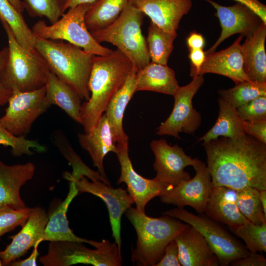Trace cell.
<instances>
[{"label": "cell", "mask_w": 266, "mask_h": 266, "mask_svg": "<svg viewBox=\"0 0 266 266\" xmlns=\"http://www.w3.org/2000/svg\"><path fill=\"white\" fill-rule=\"evenodd\" d=\"M241 3L255 12L266 23V6L259 0H234Z\"/></svg>", "instance_id": "46"}, {"label": "cell", "mask_w": 266, "mask_h": 266, "mask_svg": "<svg viewBox=\"0 0 266 266\" xmlns=\"http://www.w3.org/2000/svg\"><path fill=\"white\" fill-rule=\"evenodd\" d=\"M204 213L214 221L235 228L249 221L236 203V191L212 185Z\"/></svg>", "instance_id": "22"}, {"label": "cell", "mask_w": 266, "mask_h": 266, "mask_svg": "<svg viewBox=\"0 0 266 266\" xmlns=\"http://www.w3.org/2000/svg\"><path fill=\"white\" fill-rule=\"evenodd\" d=\"M48 220V216L43 209L39 207L33 208L20 231L10 236L11 243L0 251L3 266H9L12 262L24 256L31 248L43 241Z\"/></svg>", "instance_id": "17"}, {"label": "cell", "mask_w": 266, "mask_h": 266, "mask_svg": "<svg viewBox=\"0 0 266 266\" xmlns=\"http://www.w3.org/2000/svg\"><path fill=\"white\" fill-rule=\"evenodd\" d=\"M96 0H67L65 5V10L78 4L83 3H93Z\"/></svg>", "instance_id": "49"}, {"label": "cell", "mask_w": 266, "mask_h": 266, "mask_svg": "<svg viewBox=\"0 0 266 266\" xmlns=\"http://www.w3.org/2000/svg\"><path fill=\"white\" fill-rule=\"evenodd\" d=\"M125 213L137 234L131 259L137 266H155L163 256L167 244L189 226L166 215L151 217L132 206Z\"/></svg>", "instance_id": "3"}, {"label": "cell", "mask_w": 266, "mask_h": 266, "mask_svg": "<svg viewBox=\"0 0 266 266\" xmlns=\"http://www.w3.org/2000/svg\"><path fill=\"white\" fill-rule=\"evenodd\" d=\"M236 203L242 214L251 222L257 225L266 223L260 199V190L246 187L236 191Z\"/></svg>", "instance_id": "34"}, {"label": "cell", "mask_w": 266, "mask_h": 266, "mask_svg": "<svg viewBox=\"0 0 266 266\" xmlns=\"http://www.w3.org/2000/svg\"><path fill=\"white\" fill-rule=\"evenodd\" d=\"M239 35L229 47L221 51L206 54L205 61L198 75L211 73L222 75L231 79L235 84L250 81L243 68Z\"/></svg>", "instance_id": "19"}, {"label": "cell", "mask_w": 266, "mask_h": 266, "mask_svg": "<svg viewBox=\"0 0 266 266\" xmlns=\"http://www.w3.org/2000/svg\"><path fill=\"white\" fill-rule=\"evenodd\" d=\"M195 228L204 237L216 256L219 266H228L233 261L250 254L246 247L219 223L203 214L195 215L183 208H175L163 213Z\"/></svg>", "instance_id": "9"}, {"label": "cell", "mask_w": 266, "mask_h": 266, "mask_svg": "<svg viewBox=\"0 0 266 266\" xmlns=\"http://www.w3.org/2000/svg\"><path fill=\"white\" fill-rule=\"evenodd\" d=\"M6 33L9 55L0 73L1 82L12 91L39 89L45 86L48 66L40 55L33 54L20 45L8 25L1 22Z\"/></svg>", "instance_id": "6"}, {"label": "cell", "mask_w": 266, "mask_h": 266, "mask_svg": "<svg viewBox=\"0 0 266 266\" xmlns=\"http://www.w3.org/2000/svg\"><path fill=\"white\" fill-rule=\"evenodd\" d=\"M0 20L6 23L16 40L30 53L40 55L36 49V37L18 11L8 0H0Z\"/></svg>", "instance_id": "30"}, {"label": "cell", "mask_w": 266, "mask_h": 266, "mask_svg": "<svg viewBox=\"0 0 266 266\" xmlns=\"http://www.w3.org/2000/svg\"><path fill=\"white\" fill-rule=\"evenodd\" d=\"M144 14L128 3L118 17L106 27L93 32L99 43L109 42L131 61L137 71L150 61L146 40L141 32Z\"/></svg>", "instance_id": "5"}, {"label": "cell", "mask_w": 266, "mask_h": 266, "mask_svg": "<svg viewBox=\"0 0 266 266\" xmlns=\"http://www.w3.org/2000/svg\"><path fill=\"white\" fill-rule=\"evenodd\" d=\"M163 30L177 33L179 23L192 6V0H129Z\"/></svg>", "instance_id": "18"}, {"label": "cell", "mask_w": 266, "mask_h": 266, "mask_svg": "<svg viewBox=\"0 0 266 266\" xmlns=\"http://www.w3.org/2000/svg\"><path fill=\"white\" fill-rule=\"evenodd\" d=\"M83 242L71 241H49L47 253L39 261L44 266H69L77 264L95 266H120L121 251L116 243L108 240H88L95 249L88 248Z\"/></svg>", "instance_id": "7"}, {"label": "cell", "mask_w": 266, "mask_h": 266, "mask_svg": "<svg viewBox=\"0 0 266 266\" xmlns=\"http://www.w3.org/2000/svg\"><path fill=\"white\" fill-rule=\"evenodd\" d=\"M204 79L202 75L193 77L190 83L179 86L172 95L174 104L167 119L157 128L158 135H168L180 139L179 133L193 134L201 125V114L194 108L192 100L202 85Z\"/></svg>", "instance_id": "11"}, {"label": "cell", "mask_w": 266, "mask_h": 266, "mask_svg": "<svg viewBox=\"0 0 266 266\" xmlns=\"http://www.w3.org/2000/svg\"><path fill=\"white\" fill-rule=\"evenodd\" d=\"M67 0H24L25 9L32 17H45L51 24L64 14Z\"/></svg>", "instance_id": "37"}, {"label": "cell", "mask_w": 266, "mask_h": 266, "mask_svg": "<svg viewBox=\"0 0 266 266\" xmlns=\"http://www.w3.org/2000/svg\"><path fill=\"white\" fill-rule=\"evenodd\" d=\"M53 140L61 153L67 160L72 167L73 171L71 173L67 172L64 173L65 179L67 180L71 179H78L82 176H86L91 181H101L111 186L109 180L103 178L98 171L92 170L83 162L62 131L58 130L54 133Z\"/></svg>", "instance_id": "32"}, {"label": "cell", "mask_w": 266, "mask_h": 266, "mask_svg": "<svg viewBox=\"0 0 266 266\" xmlns=\"http://www.w3.org/2000/svg\"><path fill=\"white\" fill-rule=\"evenodd\" d=\"M77 136L80 146L90 155L93 166L98 168L103 178L109 180L104 169L103 161L109 152L116 153L117 147L105 113L90 133H78Z\"/></svg>", "instance_id": "23"}, {"label": "cell", "mask_w": 266, "mask_h": 266, "mask_svg": "<svg viewBox=\"0 0 266 266\" xmlns=\"http://www.w3.org/2000/svg\"><path fill=\"white\" fill-rule=\"evenodd\" d=\"M229 229L234 235L244 241L250 252H266V223L257 225L248 221Z\"/></svg>", "instance_id": "36"}, {"label": "cell", "mask_w": 266, "mask_h": 266, "mask_svg": "<svg viewBox=\"0 0 266 266\" xmlns=\"http://www.w3.org/2000/svg\"><path fill=\"white\" fill-rule=\"evenodd\" d=\"M13 6L20 12L22 13L25 9L24 4L21 0H8Z\"/></svg>", "instance_id": "50"}, {"label": "cell", "mask_w": 266, "mask_h": 266, "mask_svg": "<svg viewBox=\"0 0 266 266\" xmlns=\"http://www.w3.org/2000/svg\"><path fill=\"white\" fill-rule=\"evenodd\" d=\"M78 194L74 183L69 181V189L66 197L48 217L43 241H71L87 243L88 239L74 234L69 227L66 217L68 206Z\"/></svg>", "instance_id": "28"}, {"label": "cell", "mask_w": 266, "mask_h": 266, "mask_svg": "<svg viewBox=\"0 0 266 266\" xmlns=\"http://www.w3.org/2000/svg\"><path fill=\"white\" fill-rule=\"evenodd\" d=\"M206 54L203 49H193L189 50V58L191 61V67L190 76H197L201 66L203 65Z\"/></svg>", "instance_id": "45"}, {"label": "cell", "mask_w": 266, "mask_h": 266, "mask_svg": "<svg viewBox=\"0 0 266 266\" xmlns=\"http://www.w3.org/2000/svg\"><path fill=\"white\" fill-rule=\"evenodd\" d=\"M231 266H266V259L261 252H250L247 256L233 261Z\"/></svg>", "instance_id": "44"}, {"label": "cell", "mask_w": 266, "mask_h": 266, "mask_svg": "<svg viewBox=\"0 0 266 266\" xmlns=\"http://www.w3.org/2000/svg\"><path fill=\"white\" fill-rule=\"evenodd\" d=\"M178 248V259L182 266H218L217 258L203 235L189 226L174 238Z\"/></svg>", "instance_id": "20"}, {"label": "cell", "mask_w": 266, "mask_h": 266, "mask_svg": "<svg viewBox=\"0 0 266 266\" xmlns=\"http://www.w3.org/2000/svg\"><path fill=\"white\" fill-rule=\"evenodd\" d=\"M205 43V39L202 34L192 32L187 38V44L189 50L193 49H203Z\"/></svg>", "instance_id": "47"}, {"label": "cell", "mask_w": 266, "mask_h": 266, "mask_svg": "<svg viewBox=\"0 0 266 266\" xmlns=\"http://www.w3.org/2000/svg\"><path fill=\"white\" fill-rule=\"evenodd\" d=\"M3 265H2V262L1 261V259H0V266H2Z\"/></svg>", "instance_id": "52"}, {"label": "cell", "mask_w": 266, "mask_h": 266, "mask_svg": "<svg viewBox=\"0 0 266 266\" xmlns=\"http://www.w3.org/2000/svg\"><path fill=\"white\" fill-rule=\"evenodd\" d=\"M155 266H181L178 259V248L174 239L166 246L163 256Z\"/></svg>", "instance_id": "42"}, {"label": "cell", "mask_w": 266, "mask_h": 266, "mask_svg": "<svg viewBox=\"0 0 266 266\" xmlns=\"http://www.w3.org/2000/svg\"><path fill=\"white\" fill-rule=\"evenodd\" d=\"M116 147V154L121 167V174L117 184L125 183L128 193L136 204V208L145 212V206L150 200L159 197L172 186H167L155 178H144L134 170L129 155V140L117 142Z\"/></svg>", "instance_id": "14"}, {"label": "cell", "mask_w": 266, "mask_h": 266, "mask_svg": "<svg viewBox=\"0 0 266 266\" xmlns=\"http://www.w3.org/2000/svg\"><path fill=\"white\" fill-rule=\"evenodd\" d=\"M266 23L262 22L241 44L244 70L251 82L266 83Z\"/></svg>", "instance_id": "24"}, {"label": "cell", "mask_w": 266, "mask_h": 266, "mask_svg": "<svg viewBox=\"0 0 266 266\" xmlns=\"http://www.w3.org/2000/svg\"><path fill=\"white\" fill-rule=\"evenodd\" d=\"M179 86L174 71L167 65L152 62L137 72L136 92L149 91L172 96Z\"/></svg>", "instance_id": "26"}, {"label": "cell", "mask_w": 266, "mask_h": 266, "mask_svg": "<svg viewBox=\"0 0 266 266\" xmlns=\"http://www.w3.org/2000/svg\"><path fill=\"white\" fill-rule=\"evenodd\" d=\"M220 97L238 108L258 97L266 96V83L245 81L236 84L231 88L219 90Z\"/></svg>", "instance_id": "35"}, {"label": "cell", "mask_w": 266, "mask_h": 266, "mask_svg": "<svg viewBox=\"0 0 266 266\" xmlns=\"http://www.w3.org/2000/svg\"><path fill=\"white\" fill-rule=\"evenodd\" d=\"M9 55L8 48L4 47L0 50V76L1 71L4 67ZM12 91L5 86L0 79V106L5 105L11 97Z\"/></svg>", "instance_id": "43"}, {"label": "cell", "mask_w": 266, "mask_h": 266, "mask_svg": "<svg viewBox=\"0 0 266 266\" xmlns=\"http://www.w3.org/2000/svg\"><path fill=\"white\" fill-rule=\"evenodd\" d=\"M33 208L15 209L0 204V240L4 234L22 226L27 221Z\"/></svg>", "instance_id": "39"}, {"label": "cell", "mask_w": 266, "mask_h": 266, "mask_svg": "<svg viewBox=\"0 0 266 266\" xmlns=\"http://www.w3.org/2000/svg\"><path fill=\"white\" fill-rule=\"evenodd\" d=\"M150 147L155 158L153 168L157 174L155 178L167 186L173 187L190 179V174L184 170L185 168L190 166L194 167L201 161L186 155L178 145H169L164 139L152 140Z\"/></svg>", "instance_id": "13"}, {"label": "cell", "mask_w": 266, "mask_h": 266, "mask_svg": "<svg viewBox=\"0 0 266 266\" xmlns=\"http://www.w3.org/2000/svg\"><path fill=\"white\" fill-rule=\"evenodd\" d=\"M236 109L238 115L243 121L266 119V96L258 97Z\"/></svg>", "instance_id": "40"}, {"label": "cell", "mask_w": 266, "mask_h": 266, "mask_svg": "<svg viewBox=\"0 0 266 266\" xmlns=\"http://www.w3.org/2000/svg\"><path fill=\"white\" fill-rule=\"evenodd\" d=\"M35 167L31 162L8 165L0 159V204L13 208L26 207L20 189L34 174Z\"/></svg>", "instance_id": "21"}, {"label": "cell", "mask_w": 266, "mask_h": 266, "mask_svg": "<svg viewBox=\"0 0 266 266\" xmlns=\"http://www.w3.org/2000/svg\"><path fill=\"white\" fill-rule=\"evenodd\" d=\"M243 123L246 134L266 144V119Z\"/></svg>", "instance_id": "41"}, {"label": "cell", "mask_w": 266, "mask_h": 266, "mask_svg": "<svg viewBox=\"0 0 266 266\" xmlns=\"http://www.w3.org/2000/svg\"><path fill=\"white\" fill-rule=\"evenodd\" d=\"M45 86V101L50 105L58 106L73 120L81 124L82 99L78 94L50 70Z\"/></svg>", "instance_id": "27"}, {"label": "cell", "mask_w": 266, "mask_h": 266, "mask_svg": "<svg viewBox=\"0 0 266 266\" xmlns=\"http://www.w3.org/2000/svg\"><path fill=\"white\" fill-rule=\"evenodd\" d=\"M45 92V86L31 91L13 90L5 113L0 117L1 123L14 135L25 136L35 120L51 106L44 100Z\"/></svg>", "instance_id": "10"}, {"label": "cell", "mask_w": 266, "mask_h": 266, "mask_svg": "<svg viewBox=\"0 0 266 266\" xmlns=\"http://www.w3.org/2000/svg\"><path fill=\"white\" fill-rule=\"evenodd\" d=\"M177 36V34L167 32L150 21L146 42L152 62L167 65Z\"/></svg>", "instance_id": "33"}, {"label": "cell", "mask_w": 266, "mask_h": 266, "mask_svg": "<svg viewBox=\"0 0 266 266\" xmlns=\"http://www.w3.org/2000/svg\"><path fill=\"white\" fill-rule=\"evenodd\" d=\"M36 49L50 71L71 87L82 100L89 99L88 84L94 55L69 42L37 37Z\"/></svg>", "instance_id": "4"}, {"label": "cell", "mask_w": 266, "mask_h": 266, "mask_svg": "<svg viewBox=\"0 0 266 266\" xmlns=\"http://www.w3.org/2000/svg\"><path fill=\"white\" fill-rule=\"evenodd\" d=\"M129 0H96L87 11L85 21L90 33L112 23L120 15Z\"/></svg>", "instance_id": "31"}, {"label": "cell", "mask_w": 266, "mask_h": 266, "mask_svg": "<svg viewBox=\"0 0 266 266\" xmlns=\"http://www.w3.org/2000/svg\"><path fill=\"white\" fill-rule=\"evenodd\" d=\"M212 185L266 190V144L245 134L202 143Z\"/></svg>", "instance_id": "1"}, {"label": "cell", "mask_w": 266, "mask_h": 266, "mask_svg": "<svg viewBox=\"0 0 266 266\" xmlns=\"http://www.w3.org/2000/svg\"><path fill=\"white\" fill-rule=\"evenodd\" d=\"M93 3H83L69 8L58 21L51 25H47L44 20H39L33 26L32 31L39 38L65 40L82 48L91 54L108 55L113 50L98 43L88 31L85 23V15Z\"/></svg>", "instance_id": "8"}, {"label": "cell", "mask_w": 266, "mask_h": 266, "mask_svg": "<svg viewBox=\"0 0 266 266\" xmlns=\"http://www.w3.org/2000/svg\"><path fill=\"white\" fill-rule=\"evenodd\" d=\"M260 199L263 212L266 216V190H260Z\"/></svg>", "instance_id": "51"}, {"label": "cell", "mask_w": 266, "mask_h": 266, "mask_svg": "<svg viewBox=\"0 0 266 266\" xmlns=\"http://www.w3.org/2000/svg\"><path fill=\"white\" fill-rule=\"evenodd\" d=\"M137 70L133 68L123 85L116 92L105 110L114 141L129 140L123 128V118L126 106L136 92Z\"/></svg>", "instance_id": "25"}, {"label": "cell", "mask_w": 266, "mask_h": 266, "mask_svg": "<svg viewBox=\"0 0 266 266\" xmlns=\"http://www.w3.org/2000/svg\"><path fill=\"white\" fill-rule=\"evenodd\" d=\"M0 145L9 146L13 156L20 157L23 155H32V149L39 152H45V147L37 141L30 140L25 136H16L7 130L0 121Z\"/></svg>", "instance_id": "38"}, {"label": "cell", "mask_w": 266, "mask_h": 266, "mask_svg": "<svg viewBox=\"0 0 266 266\" xmlns=\"http://www.w3.org/2000/svg\"><path fill=\"white\" fill-rule=\"evenodd\" d=\"M133 68L130 60L117 49L106 56L94 55L88 84L90 97L80 109V124L85 133H90L96 126Z\"/></svg>", "instance_id": "2"}, {"label": "cell", "mask_w": 266, "mask_h": 266, "mask_svg": "<svg viewBox=\"0 0 266 266\" xmlns=\"http://www.w3.org/2000/svg\"><path fill=\"white\" fill-rule=\"evenodd\" d=\"M37 244L33 247V249L30 256L27 258L22 260H16L12 262L9 266H36V260L39 255L38 246Z\"/></svg>", "instance_id": "48"}, {"label": "cell", "mask_w": 266, "mask_h": 266, "mask_svg": "<svg viewBox=\"0 0 266 266\" xmlns=\"http://www.w3.org/2000/svg\"><path fill=\"white\" fill-rule=\"evenodd\" d=\"M219 108V115L213 126L199 141L206 143L219 137L234 138L245 133L244 121L240 118L236 109L222 97L218 100Z\"/></svg>", "instance_id": "29"}, {"label": "cell", "mask_w": 266, "mask_h": 266, "mask_svg": "<svg viewBox=\"0 0 266 266\" xmlns=\"http://www.w3.org/2000/svg\"><path fill=\"white\" fill-rule=\"evenodd\" d=\"M194 168L195 176L166 190L159 196L161 202L179 208L190 206L199 214L204 213L212 187L211 178L202 161Z\"/></svg>", "instance_id": "12"}, {"label": "cell", "mask_w": 266, "mask_h": 266, "mask_svg": "<svg viewBox=\"0 0 266 266\" xmlns=\"http://www.w3.org/2000/svg\"><path fill=\"white\" fill-rule=\"evenodd\" d=\"M216 9L221 32L213 45L205 51V54L215 51L218 46L232 35L238 33L247 37L252 35L261 23V17L246 5L237 2L231 6H223L212 0H205ZM265 23V22H264Z\"/></svg>", "instance_id": "16"}, {"label": "cell", "mask_w": 266, "mask_h": 266, "mask_svg": "<svg viewBox=\"0 0 266 266\" xmlns=\"http://www.w3.org/2000/svg\"><path fill=\"white\" fill-rule=\"evenodd\" d=\"M79 193H88L100 198L106 204L109 213L112 236L121 251V222L122 215L134 203L127 190L114 189L100 180L89 181L87 177L71 179Z\"/></svg>", "instance_id": "15"}]
</instances>
